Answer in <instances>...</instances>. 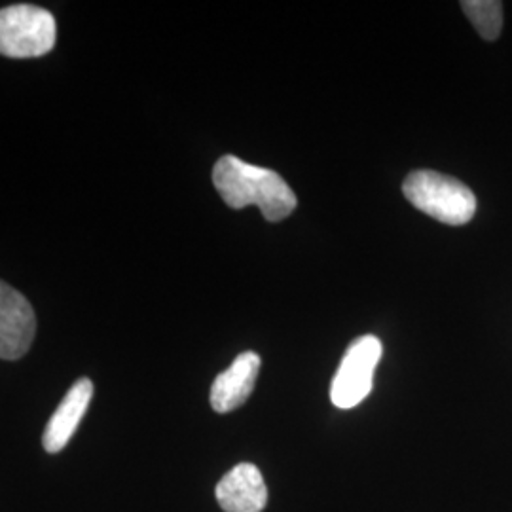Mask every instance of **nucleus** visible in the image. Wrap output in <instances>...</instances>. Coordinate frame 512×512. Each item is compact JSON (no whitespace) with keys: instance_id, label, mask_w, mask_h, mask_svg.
Instances as JSON below:
<instances>
[{"instance_id":"1","label":"nucleus","mask_w":512,"mask_h":512,"mask_svg":"<svg viewBox=\"0 0 512 512\" xmlns=\"http://www.w3.org/2000/svg\"><path fill=\"white\" fill-rule=\"evenodd\" d=\"M213 184L226 205L232 209L256 205L270 222L287 219L296 209V196L281 175L236 156H222L215 164Z\"/></svg>"},{"instance_id":"2","label":"nucleus","mask_w":512,"mask_h":512,"mask_svg":"<svg viewBox=\"0 0 512 512\" xmlns=\"http://www.w3.org/2000/svg\"><path fill=\"white\" fill-rule=\"evenodd\" d=\"M404 196L421 213L450 226L475 217L476 198L467 184L437 171H414L403 184Z\"/></svg>"},{"instance_id":"3","label":"nucleus","mask_w":512,"mask_h":512,"mask_svg":"<svg viewBox=\"0 0 512 512\" xmlns=\"http://www.w3.org/2000/svg\"><path fill=\"white\" fill-rule=\"evenodd\" d=\"M55 19L33 4H14L0 10V55L27 59L48 54L55 44Z\"/></svg>"},{"instance_id":"4","label":"nucleus","mask_w":512,"mask_h":512,"mask_svg":"<svg viewBox=\"0 0 512 512\" xmlns=\"http://www.w3.org/2000/svg\"><path fill=\"white\" fill-rule=\"evenodd\" d=\"M382 342L366 334L353 340L346 349L340 368L330 385V399L342 410L355 408L363 403L372 391L374 370L382 359Z\"/></svg>"},{"instance_id":"5","label":"nucleus","mask_w":512,"mask_h":512,"mask_svg":"<svg viewBox=\"0 0 512 512\" xmlns=\"http://www.w3.org/2000/svg\"><path fill=\"white\" fill-rule=\"evenodd\" d=\"M37 317L23 294L0 281V359L18 361L35 340Z\"/></svg>"},{"instance_id":"6","label":"nucleus","mask_w":512,"mask_h":512,"mask_svg":"<svg viewBox=\"0 0 512 512\" xmlns=\"http://www.w3.org/2000/svg\"><path fill=\"white\" fill-rule=\"evenodd\" d=\"M215 495L224 512H262L268 503L264 476L253 463H239L222 476Z\"/></svg>"},{"instance_id":"7","label":"nucleus","mask_w":512,"mask_h":512,"mask_svg":"<svg viewBox=\"0 0 512 512\" xmlns=\"http://www.w3.org/2000/svg\"><path fill=\"white\" fill-rule=\"evenodd\" d=\"M260 357L255 351H245L236 357L230 368L217 376L211 387V406L219 414H228L247 403L255 389L256 378L260 372Z\"/></svg>"},{"instance_id":"8","label":"nucleus","mask_w":512,"mask_h":512,"mask_svg":"<svg viewBox=\"0 0 512 512\" xmlns=\"http://www.w3.org/2000/svg\"><path fill=\"white\" fill-rule=\"evenodd\" d=\"M92 397L93 384L90 378H80L78 382H74L44 429L42 444L46 452L57 454L69 444L86 410L90 408Z\"/></svg>"},{"instance_id":"9","label":"nucleus","mask_w":512,"mask_h":512,"mask_svg":"<svg viewBox=\"0 0 512 512\" xmlns=\"http://www.w3.org/2000/svg\"><path fill=\"white\" fill-rule=\"evenodd\" d=\"M461 8L480 37L484 40L499 37L503 27V4L499 0H463Z\"/></svg>"}]
</instances>
